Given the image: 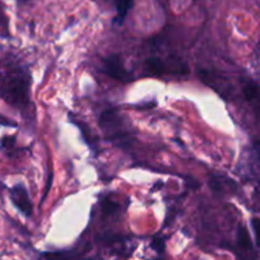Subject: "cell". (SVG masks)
Masks as SVG:
<instances>
[{
  "instance_id": "cell-1",
  "label": "cell",
  "mask_w": 260,
  "mask_h": 260,
  "mask_svg": "<svg viewBox=\"0 0 260 260\" xmlns=\"http://www.w3.org/2000/svg\"><path fill=\"white\" fill-rule=\"evenodd\" d=\"M29 74L21 67L0 71V97L13 107H26L29 101Z\"/></svg>"
},
{
  "instance_id": "cell-7",
  "label": "cell",
  "mask_w": 260,
  "mask_h": 260,
  "mask_svg": "<svg viewBox=\"0 0 260 260\" xmlns=\"http://www.w3.org/2000/svg\"><path fill=\"white\" fill-rule=\"evenodd\" d=\"M115 8H116V23L121 24L126 18L130 9L133 8L134 0H114Z\"/></svg>"
},
{
  "instance_id": "cell-3",
  "label": "cell",
  "mask_w": 260,
  "mask_h": 260,
  "mask_svg": "<svg viewBox=\"0 0 260 260\" xmlns=\"http://www.w3.org/2000/svg\"><path fill=\"white\" fill-rule=\"evenodd\" d=\"M104 71L107 76L112 77V78L117 79V81H132V77H130V74L125 69L121 57L119 55H111L107 59H105Z\"/></svg>"
},
{
  "instance_id": "cell-13",
  "label": "cell",
  "mask_w": 260,
  "mask_h": 260,
  "mask_svg": "<svg viewBox=\"0 0 260 260\" xmlns=\"http://www.w3.org/2000/svg\"><path fill=\"white\" fill-rule=\"evenodd\" d=\"M259 51H260V44H259Z\"/></svg>"
},
{
  "instance_id": "cell-5",
  "label": "cell",
  "mask_w": 260,
  "mask_h": 260,
  "mask_svg": "<svg viewBox=\"0 0 260 260\" xmlns=\"http://www.w3.org/2000/svg\"><path fill=\"white\" fill-rule=\"evenodd\" d=\"M242 92L246 101L254 107V110L260 116V84L254 81H247L242 87Z\"/></svg>"
},
{
  "instance_id": "cell-2",
  "label": "cell",
  "mask_w": 260,
  "mask_h": 260,
  "mask_svg": "<svg viewBox=\"0 0 260 260\" xmlns=\"http://www.w3.org/2000/svg\"><path fill=\"white\" fill-rule=\"evenodd\" d=\"M102 129L110 139H121L126 136V129L124 126L121 116L116 111H105L100 119Z\"/></svg>"
},
{
  "instance_id": "cell-6",
  "label": "cell",
  "mask_w": 260,
  "mask_h": 260,
  "mask_svg": "<svg viewBox=\"0 0 260 260\" xmlns=\"http://www.w3.org/2000/svg\"><path fill=\"white\" fill-rule=\"evenodd\" d=\"M237 246H239L240 251H242L245 256L251 255L254 252L251 237H250L249 232L244 226H239V230H237Z\"/></svg>"
},
{
  "instance_id": "cell-9",
  "label": "cell",
  "mask_w": 260,
  "mask_h": 260,
  "mask_svg": "<svg viewBox=\"0 0 260 260\" xmlns=\"http://www.w3.org/2000/svg\"><path fill=\"white\" fill-rule=\"evenodd\" d=\"M116 208L117 206L111 201H106L104 204H102V209H104L105 213H112Z\"/></svg>"
},
{
  "instance_id": "cell-8",
  "label": "cell",
  "mask_w": 260,
  "mask_h": 260,
  "mask_svg": "<svg viewBox=\"0 0 260 260\" xmlns=\"http://www.w3.org/2000/svg\"><path fill=\"white\" fill-rule=\"evenodd\" d=\"M251 226H252V231H254L255 240H256L257 246L260 247V218H252Z\"/></svg>"
},
{
  "instance_id": "cell-4",
  "label": "cell",
  "mask_w": 260,
  "mask_h": 260,
  "mask_svg": "<svg viewBox=\"0 0 260 260\" xmlns=\"http://www.w3.org/2000/svg\"><path fill=\"white\" fill-rule=\"evenodd\" d=\"M11 199L14 206L24 214L29 217L32 214V203L28 197V191L23 185L18 184L11 189Z\"/></svg>"
},
{
  "instance_id": "cell-10",
  "label": "cell",
  "mask_w": 260,
  "mask_h": 260,
  "mask_svg": "<svg viewBox=\"0 0 260 260\" xmlns=\"http://www.w3.org/2000/svg\"><path fill=\"white\" fill-rule=\"evenodd\" d=\"M152 247H153V249H156L158 252L164 251V247H165L164 240H161V239L153 240V242H152Z\"/></svg>"
},
{
  "instance_id": "cell-12",
  "label": "cell",
  "mask_w": 260,
  "mask_h": 260,
  "mask_svg": "<svg viewBox=\"0 0 260 260\" xmlns=\"http://www.w3.org/2000/svg\"><path fill=\"white\" fill-rule=\"evenodd\" d=\"M16 2L18 4H26V3H28V2H31V0H16Z\"/></svg>"
},
{
  "instance_id": "cell-11",
  "label": "cell",
  "mask_w": 260,
  "mask_h": 260,
  "mask_svg": "<svg viewBox=\"0 0 260 260\" xmlns=\"http://www.w3.org/2000/svg\"><path fill=\"white\" fill-rule=\"evenodd\" d=\"M252 153H254L256 161H259L260 164V142H256V143L254 144V147H252Z\"/></svg>"
}]
</instances>
